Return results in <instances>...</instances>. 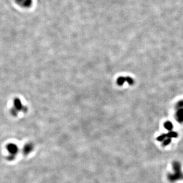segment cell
<instances>
[{
	"mask_svg": "<svg viewBox=\"0 0 183 183\" xmlns=\"http://www.w3.org/2000/svg\"><path fill=\"white\" fill-rule=\"evenodd\" d=\"M15 158V156L11 155H9L8 157V160L9 161H13L14 160Z\"/></svg>",
	"mask_w": 183,
	"mask_h": 183,
	"instance_id": "9c48e42d",
	"label": "cell"
},
{
	"mask_svg": "<svg viewBox=\"0 0 183 183\" xmlns=\"http://www.w3.org/2000/svg\"><path fill=\"white\" fill-rule=\"evenodd\" d=\"M181 167L180 163L178 161H175L173 162V172L168 175V180L170 182L174 183L183 180V172Z\"/></svg>",
	"mask_w": 183,
	"mask_h": 183,
	"instance_id": "6da1fadb",
	"label": "cell"
},
{
	"mask_svg": "<svg viewBox=\"0 0 183 183\" xmlns=\"http://www.w3.org/2000/svg\"><path fill=\"white\" fill-rule=\"evenodd\" d=\"M16 3L22 7L29 8L32 4V0H15Z\"/></svg>",
	"mask_w": 183,
	"mask_h": 183,
	"instance_id": "3957f363",
	"label": "cell"
},
{
	"mask_svg": "<svg viewBox=\"0 0 183 183\" xmlns=\"http://www.w3.org/2000/svg\"><path fill=\"white\" fill-rule=\"evenodd\" d=\"M14 108L17 109L18 111L22 110L23 105H22L21 100L18 98H16L14 99Z\"/></svg>",
	"mask_w": 183,
	"mask_h": 183,
	"instance_id": "5b68a950",
	"label": "cell"
},
{
	"mask_svg": "<svg viewBox=\"0 0 183 183\" xmlns=\"http://www.w3.org/2000/svg\"><path fill=\"white\" fill-rule=\"evenodd\" d=\"M176 117L178 118V121L180 123L183 122V109L179 110L176 113Z\"/></svg>",
	"mask_w": 183,
	"mask_h": 183,
	"instance_id": "8992f818",
	"label": "cell"
},
{
	"mask_svg": "<svg viewBox=\"0 0 183 183\" xmlns=\"http://www.w3.org/2000/svg\"><path fill=\"white\" fill-rule=\"evenodd\" d=\"M27 110H28V108H27L26 106H23L22 111L24 113H26L27 112Z\"/></svg>",
	"mask_w": 183,
	"mask_h": 183,
	"instance_id": "30bf717a",
	"label": "cell"
},
{
	"mask_svg": "<svg viewBox=\"0 0 183 183\" xmlns=\"http://www.w3.org/2000/svg\"><path fill=\"white\" fill-rule=\"evenodd\" d=\"M164 127L168 130H171L173 128V125H172V123L170 122H167L165 123L164 124Z\"/></svg>",
	"mask_w": 183,
	"mask_h": 183,
	"instance_id": "52a82bcc",
	"label": "cell"
},
{
	"mask_svg": "<svg viewBox=\"0 0 183 183\" xmlns=\"http://www.w3.org/2000/svg\"><path fill=\"white\" fill-rule=\"evenodd\" d=\"M10 112H11V114L14 117H17L18 114V111L15 108L11 109Z\"/></svg>",
	"mask_w": 183,
	"mask_h": 183,
	"instance_id": "ba28073f",
	"label": "cell"
},
{
	"mask_svg": "<svg viewBox=\"0 0 183 183\" xmlns=\"http://www.w3.org/2000/svg\"><path fill=\"white\" fill-rule=\"evenodd\" d=\"M33 149H34V146L33 143H28L24 146L22 151L24 155H28L33 151Z\"/></svg>",
	"mask_w": 183,
	"mask_h": 183,
	"instance_id": "277c9868",
	"label": "cell"
},
{
	"mask_svg": "<svg viewBox=\"0 0 183 183\" xmlns=\"http://www.w3.org/2000/svg\"><path fill=\"white\" fill-rule=\"evenodd\" d=\"M6 149H7V151L9 153V155L16 156L18 153V147L14 143H9L6 147Z\"/></svg>",
	"mask_w": 183,
	"mask_h": 183,
	"instance_id": "7a4b0ae2",
	"label": "cell"
}]
</instances>
